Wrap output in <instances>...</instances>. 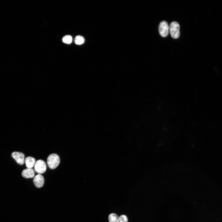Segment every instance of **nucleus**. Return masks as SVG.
<instances>
[{"instance_id": "f257e3e1", "label": "nucleus", "mask_w": 222, "mask_h": 222, "mask_svg": "<svg viewBox=\"0 0 222 222\" xmlns=\"http://www.w3.org/2000/svg\"><path fill=\"white\" fill-rule=\"evenodd\" d=\"M60 162L59 156L56 154H52L48 157L47 163L48 167L51 169L56 168Z\"/></svg>"}, {"instance_id": "f03ea898", "label": "nucleus", "mask_w": 222, "mask_h": 222, "mask_svg": "<svg viewBox=\"0 0 222 222\" xmlns=\"http://www.w3.org/2000/svg\"><path fill=\"white\" fill-rule=\"evenodd\" d=\"M180 26L178 23L172 22L169 26V31L171 37L174 39H177L180 36Z\"/></svg>"}, {"instance_id": "7ed1b4c3", "label": "nucleus", "mask_w": 222, "mask_h": 222, "mask_svg": "<svg viewBox=\"0 0 222 222\" xmlns=\"http://www.w3.org/2000/svg\"><path fill=\"white\" fill-rule=\"evenodd\" d=\"M158 30L160 35L162 37H166L169 31V26L167 23L165 21L161 22L159 25Z\"/></svg>"}, {"instance_id": "20e7f679", "label": "nucleus", "mask_w": 222, "mask_h": 222, "mask_svg": "<svg viewBox=\"0 0 222 222\" xmlns=\"http://www.w3.org/2000/svg\"><path fill=\"white\" fill-rule=\"evenodd\" d=\"M46 165L45 162L42 160H38L34 165L35 171L38 174H41L45 172L46 170Z\"/></svg>"}, {"instance_id": "39448f33", "label": "nucleus", "mask_w": 222, "mask_h": 222, "mask_svg": "<svg viewBox=\"0 0 222 222\" xmlns=\"http://www.w3.org/2000/svg\"><path fill=\"white\" fill-rule=\"evenodd\" d=\"M109 222H128L127 216L122 215L120 216L116 214L112 213L109 215L108 217Z\"/></svg>"}, {"instance_id": "423d86ee", "label": "nucleus", "mask_w": 222, "mask_h": 222, "mask_svg": "<svg viewBox=\"0 0 222 222\" xmlns=\"http://www.w3.org/2000/svg\"><path fill=\"white\" fill-rule=\"evenodd\" d=\"M11 156L17 163L20 165H23L25 162V156L22 153L14 152L12 153Z\"/></svg>"}, {"instance_id": "0eeeda50", "label": "nucleus", "mask_w": 222, "mask_h": 222, "mask_svg": "<svg viewBox=\"0 0 222 222\" xmlns=\"http://www.w3.org/2000/svg\"><path fill=\"white\" fill-rule=\"evenodd\" d=\"M33 182L36 187L37 188H40L43 185L44 178L41 174H38L34 177Z\"/></svg>"}, {"instance_id": "6e6552de", "label": "nucleus", "mask_w": 222, "mask_h": 222, "mask_svg": "<svg viewBox=\"0 0 222 222\" xmlns=\"http://www.w3.org/2000/svg\"><path fill=\"white\" fill-rule=\"evenodd\" d=\"M22 175L24 178H32L35 176V171L32 168H27L22 171Z\"/></svg>"}, {"instance_id": "1a4fd4ad", "label": "nucleus", "mask_w": 222, "mask_h": 222, "mask_svg": "<svg viewBox=\"0 0 222 222\" xmlns=\"http://www.w3.org/2000/svg\"><path fill=\"white\" fill-rule=\"evenodd\" d=\"M35 162V158L29 156L25 159V163L27 168H32Z\"/></svg>"}, {"instance_id": "9d476101", "label": "nucleus", "mask_w": 222, "mask_h": 222, "mask_svg": "<svg viewBox=\"0 0 222 222\" xmlns=\"http://www.w3.org/2000/svg\"><path fill=\"white\" fill-rule=\"evenodd\" d=\"M74 41L76 44L81 45L84 43V39L82 36L77 35Z\"/></svg>"}, {"instance_id": "9b49d317", "label": "nucleus", "mask_w": 222, "mask_h": 222, "mask_svg": "<svg viewBox=\"0 0 222 222\" xmlns=\"http://www.w3.org/2000/svg\"><path fill=\"white\" fill-rule=\"evenodd\" d=\"M62 41L65 43L70 44L72 41V37L69 35H66L63 37Z\"/></svg>"}]
</instances>
